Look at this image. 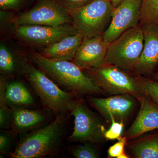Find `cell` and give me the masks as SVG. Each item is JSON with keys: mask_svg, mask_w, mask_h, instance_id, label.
Returning a JSON list of instances; mask_svg holds the SVG:
<instances>
[{"mask_svg": "<svg viewBox=\"0 0 158 158\" xmlns=\"http://www.w3.org/2000/svg\"><path fill=\"white\" fill-rule=\"evenodd\" d=\"M140 110L135 119L125 132L127 140H134L158 129V106L146 95L138 98Z\"/></svg>", "mask_w": 158, "mask_h": 158, "instance_id": "cell-15", "label": "cell"}, {"mask_svg": "<svg viewBox=\"0 0 158 158\" xmlns=\"http://www.w3.org/2000/svg\"><path fill=\"white\" fill-rule=\"evenodd\" d=\"M23 62L18 63L12 54L6 47L1 44L0 47V71L1 76L6 80L12 78L17 72L21 74Z\"/></svg>", "mask_w": 158, "mask_h": 158, "instance_id": "cell-19", "label": "cell"}, {"mask_svg": "<svg viewBox=\"0 0 158 158\" xmlns=\"http://www.w3.org/2000/svg\"><path fill=\"white\" fill-rule=\"evenodd\" d=\"M20 0H0V7L2 9H9L17 6Z\"/></svg>", "mask_w": 158, "mask_h": 158, "instance_id": "cell-28", "label": "cell"}, {"mask_svg": "<svg viewBox=\"0 0 158 158\" xmlns=\"http://www.w3.org/2000/svg\"><path fill=\"white\" fill-rule=\"evenodd\" d=\"M144 45L141 26L126 31L108 44L106 62L134 73Z\"/></svg>", "mask_w": 158, "mask_h": 158, "instance_id": "cell-6", "label": "cell"}, {"mask_svg": "<svg viewBox=\"0 0 158 158\" xmlns=\"http://www.w3.org/2000/svg\"><path fill=\"white\" fill-rule=\"evenodd\" d=\"M153 80L158 82V71H156L153 74L152 76Z\"/></svg>", "mask_w": 158, "mask_h": 158, "instance_id": "cell-30", "label": "cell"}, {"mask_svg": "<svg viewBox=\"0 0 158 158\" xmlns=\"http://www.w3.org/2000/svg\"><path fill=\"white\" fill-rule=\"evenodd\" d=\"M147 23L158 24V0H142L140 26Z\"/></svg>", "mask_w": 158, "mask_h": 158, "instance_id": "cell-20", "label": "cell"}, {"mask_svg": "<svg viewBox=\"0 0 158 158\" xmlns=\"http://www.w3.org/2000/svg\"><path fill=\"white\" fill-rule=\"evenodd\" d=\"M142 0H123L112 12L109 28L104 34L105 40L112 42L126 31L140 26Z\"/></svg>", "mask_w": 158, "mask_h": 158, "instance_id": "cell-11", "label": "cell"}, {"mask_svg": "<svg viewBox=\"0 0 158 158\" xmlns=\"http://www.w3.org/2000/svg\"><path fill=\"white\" fill-rule=\"evenodd\" d=\"M141 77L144 95L158 106V82L152 79Z\"/></svg>", "mask_w": 158, "mask_h": 158, "instance_id": "cell-23", "label": "cell"}, {"mask_svg": "<svg viewBox=\"0 0 158 158\" xmlns=\"http://www.w3.org/2000/svg\"><path fill=\"white\" fill-rule=\"evenodd\" d=\"M136 158H158V132L134 140L127 144Z\"/></svg>", "mask_w": 158, "mask_h": 158, "instance_id": "cell-18", "label": "cell"}, {"mask_svg": "<svg viewBox=\"0 0 158 158\" xmlns=\"http://www.w3.org/2000/svg\"><path fill=\"white\" fill-rule=\"evenodd\" d=\"M6 99L9 107L36 108L37 104L34 94L27 85L19 81H8Z\"/></svg>", "mask_w": 158, "mask_h": 158, "instance_id": "cell-17", "label": "cell"}, {"mask_svg": "<svg viewBox=\"0 0 158 158\" xmlns=\"http://www.w3.org/2000/svg\"><path fill=\"white\" fill-rule=\"evenodd\" d=\"M141 27L144 45L134 73L139 76H152L158 67V24L147 23Z\"/></svg>", "mask_w": 158, "mask_h": 158, "instance_id": "cell-12", "label": "cell"}, {"mask_svg": "<svg viewBox=\"0 0 158 158\" xmlns=\"http://www.w3.org/2000/svg\"><path fill=\"white\" fill-rule=\"evenodd\" d=\"M109 1H110V0H109Z\"/></svg>", "mask_w": 158, "mask_h": 158, "instance_id": "cell-31", "label": "cell"}, {"mask_svg": "<svg viewBox=\"0 0 158 158\" xmlns=\"http://www.w3.org/2000/svg\"><path fill=\"white\" fill-rule=\"evenodd\" d=\"M84 71L104 93L111 95L130 94L138 98L144 95L141 77L109 63Z\"/></svg>", "mask_w": 158, "mask_h": 158, "instance_id": "cell-4", "label": "cell"}, {"mask_svg": "<svg viewBox=\"0 0 158 158\" xmlns=\"http://www.w3.org/2000/svg\"><path fill=\"white\" fill-rule=\"evenodd\" d=\"M12 113L11 108L7 104H0V128L9 130L12 122Z\"/></svg>", "mask_w": 158, "mask_h": 158, "instance_id": "cell-25", "label": "cell"}, {"mask_svg": "<svg viewBox=\"0 0 158 158\" xmlns=\"http://www.w3.org/2000/svg\"><path fill=\"white\" fill-rule=\"evenodd\" d=\"M127 138L122 137L116 143L111 145L108 150V155L110 158H129L124 152V148L127 144Z\"/></svg>", "mask_w": 158, "mask_h": 158, "instance_id": "cell-24", "label": "cell"}, {"mask_svg": "<svg viewBox=\"0 0 158 158\" xmlns=\"http://www.w3.org/2000/svg\"><path fill=\"white\" fill-rule=\"evenodd\" d=\"M12 118L9 131L21 135L44 126L52 121L53 114L44 109L10 107Z\"/></svg>", "mask_w": 158, "mask_h": 158, "instance_id": "cell-14", "label": "cell"}, {"mask_svg": "<svg viewBox=\"0 0 158 158\" xmlns=\"http://www.w3.org/2000/svg\"><path fill=\"white\" fill-rule=\"evenodd\" d=\"M21 74L39 98L43 109L55 116L69 113L78 98L76 94L62 90L30 59H23Z\"/></svg>", "mask_w": 158, "mask_h": 158, "instance_id": "cell-3", "label": "cell"}, {"mask_svg": "<svg viewBox=\"0 0 158 158\" xmlns=\"http://www.w3.org/2000/svg\"><path fill=\"white\" fill-rule=\"evenodd\" d=\"M84 39L79 34L70 35L44 47L40 53L48 59L71 61Z\"/></svg>", "mask_w": 158, "mask_h": 158, "instance_id": "cell-16", "label": "cell"}, {"mask_svg": "<svg viewBox=\"0 0 158 158\" xmlns=\"http://www.w3.org/2000/svg\"><path fill=\"white\" fill-rule=\"evenodd\" d=\"M96 146L90 142H85L71 148L69 152L76 158H99V153Z\"/></svg>", "mask_w": 158, "mask_h": 158, "instance_id": "cell-21", "label": "cell"}, {"mask_svg": "<svg viewBox=\"0 0 158 158\" xmlns=\"http://www.w3.org/2000/svg\"><path fill=\"white\" fill-rule=\"evenodd\" d=\"M69 113H62L48 124L23 134L10 157L44 158L62 151L67 134Z\"/></svg>", "mask_w": 158, "mask_h": 158, "instance_id": "cell-1", "label": "cell"}, {"mask_svg": "<svg viewBox=\"0 0 158 158\" xmlns=\"http://www.w3.org/2000/svg\"><path fill=\"white\" fill-rule=\"evenodd\" d=\"M108 44L103 35L84 38L71 61L83 70L101 67L106 63Z\"/></svg>", "mask_w": 158, "mask_h": 158, "instance_id": "cell-13", "label": "cell"}, {"mask_svg": "<svg viewBox=\"0 0 158 158\" xmlns=\"http://www.w3.org/2000/svg\"><path fill=\"white\" fill-rule=\"evenodd\" d=\"M79 34L73 25L52 26H18L15 34L18 38L32 45L47 46L64 37Z\"/></svg>", "mask_w": 158, "mask_h": 158, "instance_id": "cell-9", "label": "cell"}, {"mask_svg": "<svg viewBox=\"0 0 158 158\" xmlns=\"http://www.w3.org/2000/svg\"><path fill=\"white\" fill-rule=\"evenodd\" d=\"M69 114L74 117V126L71 135L67 137L69 142H90L96 145L104 142L107 130L102 118L82 99H77Z\"/></svg>", "mask_w": 158, "mask_h": 158, "instance_id": "cell-7", "label": "cell"}, {"mask_svg": "<svg viewBox=\"0 0 158 158\" xmlns=\"http://www.w3.org/2000/svg\"><path fill=\"white\" fill-rule=\"evenodd\" d=\"M113 9L109 0H93L68 11L79 34L84 38H90L103 35L110 25Z\"/></svg>", "mask_w": 158, "mask_h": 158, "instance_id": "cell-5", "label": "cell"}, {"mask_svg": "<svg viewBox=\"0 0 158 158\" xmlns=\"http://www.w3.org/2000/svg\"><path fill=\"white\" fill-rule=\"evenodd\" d=\"M123 1V0H110L114 8L117 7Z\"/></svg>", "mask_w": 158, "mask_h": 158, "instance_id": "cell-29", "label": "cell"}, {"mask_svg": "<svg viewBox=\"0 0 158 158\" xmlns=\"http://www.w3.org/2000/svg\"><path fill=\"white\" fill-rule=\"evenodd\" d=\"M111 123L110 128L105 132V139L107 140H119L123 132L124 122L113 120Z\"/></svg>", "mask_w": 158, "mask_h": 158, "instance_id": "cell-26", "label": "cell"}, {"mask_svg": "<svg viewBox=\"0 0 158 158\" xmlns=\"http://www.w3.org/2000/svg\"><path fill=\"white\" fill-rule=\"evenodd\" d=\"M30 59L62 90L78 95L97 96L104 94L84 71L73 62L48 59L38 52H31Z\"/></svg>", "mask_w": 158, "mask_h": 158, "instance_id": "cell-2", "label": "cell"}, {"mask_svg": "<svg viewBox=\"0 0 158 158\" xmlns=\"http://www.w3.org/2000/svg\"><path fill=\"white\" fill-rule=\"evenodd\" d=\"M11 23L17 26L73 25L68 10L56 0H38L34 8L12 19Z\"/></svg>", "mask_w": 158, "mask_h": 158, "instance_id": "cell-8", "label": "cell"}, {"mask_svg": "<svg viewBox=\"0 0 158 158\" xmlns=\"http://www.w3.org/2000/svg\"><path fill=\"white\" fill-rule=\"evenodd\" d=\"M17 135L9 130H1L0 132V154L1 158L10 156L13 140Z\"/></svg>", "mask_w": 158, "mask_h": 158, "instance_id": "cell-22", "label": "cell"}, {"mask_svg": "<svg viewBox=\"0 0 158 158\" xmlns=\"http://www.w3.org/2000/svg\"><path fill=\"white\" fill-rule=\"evenodd\" d=\"M88 103L108 122L112 120L123 121L128 118L136 105L135 97L130 94H118L107 98L88 95Z\"/></svg>", "mask_w": 158, "mask_h": 158, "instance_id": "cell-10", "label": "cell"}, {"mask_svg": "<svg viewBox=\"0 0 158 158\" xmlns=\"http://www.w3.org/2000/svg\"><path fill=\"white\" fill-rule=\"evenodd\" d=\"M67 10L76 9L86 6L93 0H56Z\"/></svg>", "mask_w": 158, "mask_h": 158, "instance_id": "cell-27", "label": "cell"}]
</instances>
